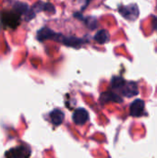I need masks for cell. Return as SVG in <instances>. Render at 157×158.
I'll return each instance as SVG.
<instances>
[{"instance_id": "obj_8", "label": "cell", "mask_w": 157, "mask_h": 158, "mask_svg": "<svg viewBox=\"0 0 157 158\" xmlns=\"http://www.w3.org/2000/svg\"><path fill=\"white\" fill-rule=\"evenodd\" d=\"M50 120L55 126L60 125L64 120V113L59 109H55L50 113Z\"/></svg>"}, {"instance_id": "obj_13", "label": "cell", "mask_w": 157, "mask_h": 158, "mask_svg": "<svg viewBox=\"0 0 157 158\" xmlns=\"http://www.w3.org/2000/svg\"><path fill=\"white\" fill-rule=\"evenodd\" d=\"M125 83V81L120 78V77H114L112 79V87L113 88H116V89H118V88H121L123 86V84Z\"/></svg>"}, {"instance_id": "obj_3", "label": "cell", "mask_w": 157, "mask_h": 158, "mask_svg": "<svg viewBox=\"0 0 157 158\" xmlns=\"http://www.w3.org/2000/svg\"><path fill=\"white\" fill-rule=\"evenodd\" d=\"M60 36H61V34L55 33L49 28H45V27L42 28L37 32V39L39 41H43V40H47V39H53V40L58 41Z\"/></svg>"}, {"instance_id": "obj_11", "label": "cell", "mask_w": 157, "mask_h": 158, "mask_svg": "<svg viewBox=\"0 0 157 158\" xmlns=\"http://www.w3.org/2000/svg\"><path fill=\"white\" fill-rule=\"evenodd\" d=\"M7 155H9V158H27L28 156H25V151L23 148H17L11 150L9 151V153H7Z\"/></svg>"}, {"instance_id": "obj_1", "label": "cell", "mask_w": 157, "mask_h": 158, "mask_svg": "<svg viewBox=\"0 0 157 158\" xmlns=\"http://www.w3.org/2000/svg\"><path fill=\"white\" fill-rule=\"evenodd\" d=\"M1 19L4 24L10 28H16L19 22V14L14 11H4L1 14Z\"/></svg>"}, {"instance_id": "obj_6", "label": "cell", "mask_w": 157, "mask_h": 158, "mask_svg": "<svg viewBox=\"0 0 157 158\" xmlns=\"http://www.w3.org/2000/svg\"><path fill=\"white\" fill-rule=\"evenodd\" d=\"M144 110V102L143 100H135L130 106V115L133 117H140Z\"/></svg>"}, {"instance_id": "obj_7", "label": "cell", "mask_w": 157, "mask_h": 158, "mask_svg": "<svg viewBox=\"0 0 157 158\" xmlns=\"http://www.w3.org/2000/svg\"><path fill=\"white\" fill-rule=\"evenodd\" d=\"M60 41L63 44H65L66 45L70 46V47H79L83 44L82 39L77 38V37H64L62 35H61V37L59 39V42Z\"/></svg>"}, {"instance_id": "obj_10", "label": "cell", "mask_w": 157, "mask_h": 158, "mask_svg": "<svg viewBox=\"0 0 157 158\" xmlns=\"http://www.w3.org/2000/svg\"><path fill=\"white\" fill-rule=\"evenodd\" d=\"M100 100L102 102H109V101H113V102H121V98L119 96H118L117 94H113V93H104L101 94Z\"/></svg>"}, {"instance_id": "obj_2", "label": "cell", "mask_w": 157, "mask_h": 158, "mask_svg": "<svg viewBox=\"0 0 157 158\" xmlns=\"http://www.w3.org/2000/svg\"><path fill=\"white\" fill-rule=\"evenodd\" d=\"M119 12L125 19L130 20H134L139 17V9L136 5L121 6L119 8Z\"/></svg>"}, {"instance_id": "obj_5", "label": "cell", "mask_w": 157, "mask_h": 158, "mask_svg": "<svg viewBox=\"0 0 157 158\" xmlns=\"http://www.w3.org/2000/svg\"><path fill=\"white\" fill-rule=\"evenodd\" d=\"M122 88V94L127 96V97H132L134 95H137L139 91H138V86L135 82H128V83H124Z\"/></svg>"}, {"instance_id": "obj_12", "label": "cell", "mask_w": 157, "mask_h": 158, "mask_svg": "<svg viewBox=\"0 0 157 158\" xmlns=\"http://www.w3.org/2000/svg\"><path fill=\"white\" fill-rule=\"evenodd\" d=\"M28 8H29V6H28V5L25 4V3L18 2V3H16L15 6H14V10H15L17 13H19V15H20V14L26 13L27 10H28Z\"/></svg>"}, {"instance_id": "obj_9", "label": "cell", "mask_w": 157, "mask_h": 158, "mask_svg": "<svg viewBox=\"0 0 157 158\" xmlns=\"http://www.w3.org/2000/svg\"><path fill=\"white\" fill-rule=\"evenodd\" d=\"M94 40L98 44H105L106 42L109 41V33L105 30H101L97 31V33L94 35Z\"/></svg>"}, {"instance_id": "obj_4", "label": "cell", "mask_w": 157, "mask_h": 158, "mask_svg": "<svg viewBox=\"0 0 157 158\" xmlns=\"http://www.w3.org/2000/svg\"><path fill=\"white\" fill-rule=\"evenodd\" d=\"M72 118L77 125H82L88 120L89 115L84 108H78L77 110H75Z\"/></svg>"}]
</instances>
